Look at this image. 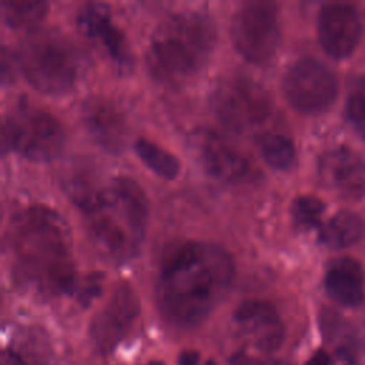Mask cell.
Listing matches in <instances>:
<instances>
[{
  "label": "cell",
  "mask_w": 365,
  "mask_h": 365,
  "mask_svg": "<svg viewBox=\"0 0 365 365\" xmlns=\"http://www.w3.org/2000/svg\"><path fill=\"white\" fill-rule=\"evenodd\" d=\"M234 261L220 245L187 241L164 258L157 282L158 309L165 321L187 328L202 322L234 278Z\"/></svg>",
  "instance_id": "cell-1"
},
{
  "label": "cell",
  "mask_w": 365,
  "mask_h": 365,
  "mask_svg": "<svg viewBox=\"0 0 365 365\" xmlns=\"http://www.w3.org/2000/svg\"><path fill=\"white\" fill-rule=\"evenodd\" d=\"M9 244L19 274L40 292L60 295L74 288L68 231L53 210L34 205L19 212L10 224Z\"/></svg>",
  "instance_id": "cell-2"
},
{
  "label": "cell",
  "mask_w": 365,
  "mask_h": 365,
  "mask_svg": "<svg viewBox=\"0 0 365 365\" xmlns=\"http://www.w3.org/2000/svg\"><path fill=\"white\" fill-rule=\"evenodd\" d=\"M71 198L88 221L96 242L114 258L135 252L147 224V200L140 185L128 177H115L107 187L76 182Z\"/></svg>",
  "instance_id": "cell-3"
},
{
  "label": "cell",
  "mask_w": 365,
  "mask_h": 365,
  "mask_svg": "<svg viewBox=\"0 0 365 365\" xmlns=\"http://www.w3.org/2000/svg\"><path fill=\"white\" fill-rule=\"evenodd\" d=\"M212 23L197 13H180L153 34L147 61L161 80H178L198 71L215 46Z\"/></svg>",
  "instance_id": "cell-4"
},
{
  "label": "cell",
  "mask_w": 365,
  "mask_h": 365,
  "mask_svg": "<svg viewBox=\"0 0 365 365\" xmlns=\"http://www.w3.org/2000/svg\"><path fill=\"white\" fill-rule=\"evenodd\" d=\"M17 64L26 81L40 93L63 94L78 76V58L73 47L53 34L26 40L17 51Z\"/></svg>",
  "instance_id": "cell-5"
},
{
  "label": "cell",
  "mask_w": 365,
  "mask_h": 365,
  "mask_svg": "<svg viewBox=\"0 0 365 365\" xmlns=\"http://www.w3.org/2000/svg\"><path fill=\"white\" fill-rule=\"evenodd\" d=\"M3 147L33 161H48L63 148L66 134L56 117L41 110H19L1 128Z\"/></svg>",
  "instance_id": "cell-6"
},
{
  "label": "cell",
  "mask_w": 365,
  "mask_h": 365,
  "mask_svg": "<svg viewBox=\"0 0 365 365\" xmlns=\"http://www.w3.org/2000/svg\"><path fill=\"white\" fill-rule=\"evenodd\" d=\"M231 38L237 51L255 64L267 63L279 44L277 9L272 3H245L234 14Z\"/></svg>",
  "instance_id": "cell-7"
},
{
  "label": "cell",
  "mask_w": 365,
  "mask_h": 365,
  "mask_svg": "<svg viewBox=\"0 0 365 365\" xmlns=\"http://www.w3.org/2000/svg\"><path fill=\"white\" fill-rule=\"evenodd\" d=\"M215 115L234 133H244L264 123L271 114V98L255 81L244 77L222 83L214 98Z\"/></svg>",
  "instance_id": "cell-8"
},
{
  "label": "cell",
  "mask_w": 365,
  "mask_h": 365,
  "mask_svg": "<svg viewBox=\"0 0 365 365\" xmlns=\"http://www.w3.org/2000/svg\"><path fill=\"white\" fill-rule=\"evenodd\" d=\"M282 91L292 108L304 114H315L334 103L338 83L325 64L311 57H302L287 70L282 78Z\"/></svg>",
  "instance_id": "cell-9"
},
{
  "label": "cell",
  "mask_w": 365,
  "mask_h": 365,
  "mask_svg": "<svg viewBox=\"0 0 365 365\" xmlns=\"http://www.w3.org/2000/svg\"><path fill=\"white\" fill-rule=\"evenodd\" d=\"M140 312L135 291L128 284L118 285L104 307L91 321L90 334L94 345L103 352H110L127 335Z\"/></svg>",
  "instance_id": "cell-10"
},
{
  "label": "cell",
  "mask_w": 365,
  "mask_h": 365,
  "mask_svg": "<svg viewBox=\"0 0 365 365\" xmlns=\"http://www.w3.org/2000/svg\"><path fill=\"white\" fill-rule=\"evenodd\" d=\"M232 324L237 335L259 351H274L284 341V324L277 309L267 301H244L237 307Z\"/></svg>",
  "instance_id": "cell-11"
},
{
  "label": "cell",
  "mask_w": 365,
  "mask_h": 365,
  "mask_svg": "<svg viewBox=\"0 0 365 365\" xmlns=\"http://www.w3.org/2000/svg\"><path fill=\"white\" fill-rule=\"evenodd\" d=\"M361 37V21L356 10L346 3L324 4L318 14V40L332 58L352 54Z\"/></svg>",
  "instance_id": "cell-12"
},
{
  "label": "cell",
  "mask_w": 365,
  "mask_h": 365,
  "mask_svg": "<svg viewBox=\"0 0 365 365\" xmlns=\"http://www.w3.org/2000/svg\"><path fill=\"white\" fill-rule=\"evenodd\" d=\"M324 185L348 200L365 197V160L351 148H332L318 161Z\"/></svg>",
  "instance_id": "cell-13"
},
{
  "label": "cell",
  "mask_w": 365,
  "mask_h": 365,
  "mask_svg": "<svg viewBox=\"0 0 365 365\" xmlns=\"http://www.w3.org/2000/svg\"><path fill=\"white\" fill-rule=\"evenodd\" d=\"M198 157L211 175L225 182H238L250 173L247 158L215 133L202 131L197 135Z\"/></svg>",
  "instance_id": "cell-14"
},
{
  "label": "cell",
  "mask_w": 365,
  "mask_h": 365,
  "mask_svg": "<svg viewBox=\"0 0 365 365\" xmlns=\"http://www.w3.org/2000/svg\"><path fill=\"white\" fill-rule=\"evenodd\" d=\"M328 295L344 307H356L364 301V272L361 264L349 257L335 259L325 274Z\"/></svg>",
  "instance_id": "cell-15"
},
{
  "label": "cell",
  "mask_w": 365,
  "mask_h": 365,
  "mask_svg": "<svg viewBox=\"0 0 365 365\" xmlns=\"http://www.w3.org/2000/svg\"><path fill=\"white\" fill-rule=\"evenodd\" d=\"M80 29L90 37L98 40L111 58L118 64H127L130 57L125 40L115 26L111 24L107 10L100 4H88L78 14Z\"/></svg>",
  "instance_id": "cell-16"
},
{
  "label": "cell",
  "mask_w": 365,
  "mask_h": 365,
  "mask_svg": "<svg viewBox=\"0 0 365 365\" xmlns=\"http://www.w3.org/2000/svg\"><path fill=\"white\" fill-rule=\"evenodd\" d=\"M84 118L91 135L104 148H121L125 135V123L114 104L106 100L91 101L84 111Z\"/></svg>",
  "instance_id": "cell-17"
},
{
  "label": "cell",
  "mask_w": 365,
  "mask_h": 365,
  "mask_svg": "<svg viewBox=\"0 0 365 365\" xmlns=\"http://www.w3.org/2000/svg\"><path fill=\"white\" fill-rule=\"evenodd\" d=\"M365 235V221L356 212L342 210L319 227V240L329 248L341 250L359 242Z\"/></svg>",
  "instance_id": "cell-18"
},
{
  "label": "cell",
  "mask_w": 365,
  "mask_h": 365,
  "mask_svg": "<svg viewBox=\"0 0 365 365\" xmlns=\"http://www.w3.org/2000/svg\"><path fill=\"white\" fill-rule=\"evenodd\" d=\"M257 147L264 161L275 170L287 171L295 164V147L285 135L264 133L257 138Z\"/></svg>",
  "instance_id": "cell-19"
},
{
  "label": "cell",
  "mask_w": 365,
  "mask_h": 365,
  "mask_svg": "<svg viewBox=\"0 0 365 365\" xmlns=\"http://www.w3.org/2000/svg\"><path fill=\"white\" fill-rule=\"evenodd\" d=\"M134 151L140 160L155 174L165 180H173L180 173L178 160L163 147L150 140L138 138L134 143Z\"/></svg>",
  "instance_id": "cell-20"
},
{
  "label": "cell",
  "mask_w": 365,
  "mask_h": 365,
  "mask_svg": "<svg viewBox=\"0 0 365 365\" xmlns=\"http://www.w3.org/2000/svg\"><path fill=\"white\" fill-rule=\"evenodd\" d=\"M48 10L44 1H4L3 14L4 20L11 27H30L38 23Z\"/></svg>",
  "instance_id": "cell-21"
},
{
  "label": "cell",
  "mask_w": 365,
  "mask_h": 365,
  "mask_svg": "<svg viewBox=\"0 0 365 365\" xmlns=\"http://www.w3.org/2000/svg\"><path fill=\"white\" fill-rule=\"evenodd\" d=\"M325 210L324 202L314 195L298 197L291 207V215L298 228L311 230L321 227V217Z\"/></svg>",
  "instance_id": "cell-22"
},
{
  "label": "cell",
  "mask_w": 365,
  "mask_h": 365,
  "mask_svg": "<svg viewBox=\"0 0 365 365\" xmlns=\"http://www.w3.org/2000/svg\"><path fill=\"white\" fill-rule=\"evenodd\" d=\"M346 114L365 140V77L359 78L346 100Z\"/></svg>",
  "instance_id": "cell-23"
},
{
  "label": "cell",
  "mask_w": 365,
  "mask_h": 365,
  "mask_svg": "<svg viewBox=\"0 0 365 365\" xmlns=\"http://www.w3.org/2000/svg\"><path fill=\"white\" fill-rule=\"evenodd\" d=\"M305 365H334V361L325 351L319 349L307 361Z\"/></svg>",
  "instance_id": "cell-24"
},
{
  "label": "cell",
  "mask_w": 365,
  "mask_h": 365,
  "mask_svg": "<svg viewBox=\"0 0 365 365\" xmlns=\"http://www.w3.org/2000/svg\"><path fill=\"white\" fill-rule=\"evenodd\" d=\"M1 365H26V362L14 351L4 349L1 354Z\"/></svg>",
  "instance_id": "cell-25"
},
{
  "label": "cell",
  "mask_w": 365,
  "mask_h": 365,
  "mask_svg": "<svg viewBox=\"0 0 365 365\" xmlns=\"http://www.w3.org/2000/svg\"><path fill=\"white\" fill-rule=\"evenodd\" d=\"M200 354L197 351H184L180 355L178 365H200Z\"/></svg>",
  "instance_id": "cell-26"
},
{
  "label": "cell",
  "mask_w": 365,
  "mask_h": 365,
  "mask_svg": "<svg viewBox=\"0 0 365 365\" xmlns=\"http://www.w3.org/2000/svg\"><path fill=\"white\" fill-rule=\"evenodd\" d=\"M251 365H289L284 361H278V359H261V361H255Z\"/></svg>",
  "instance_id": "cell-27"
}]
</instances>
